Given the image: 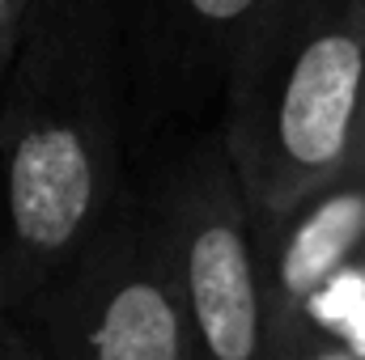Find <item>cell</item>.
<instances>
[{
	"label": "cell",
	"instance_id": "52a82bcc",
	"mask_svg": "<svg viewBox=\"0 0 365 360\" xmlns=\"http://www.w3.org/2000/svg\"><path fill=\"white\" fill-rule=\"evenodd\" d=\"M26 13H30V0H0V85H4L9 64L17 55L21 30H26Z\"/></svg>",
	"mask_w": 365,
	"mask_h": 360
},
{
	"label": "cell",
	"instance_id": "8fae6325",
	"mask_svg": "<svg viewBox=\"0 0 365 360\" xmlns=\"http://www.w3.org/2000/svg\"><path fill=\"white\" fill-rule=\"evenodd\" d=\"M349 170L365 174V102H361V127H357V153H353V166Z\"/></svg>",
	"mask_w": 365,
	"mask_h": 360
},
{
	"label": "cell",
	"instance_id": "ba28073f",
	"mask_svg": "<svg viewBox=\"0 0 365 360\" xmlns=\"http://www.w3.org/2000/svg\"><path fill=\"white\" fill-rule=\"evenodd\" d=\"M0 360H47L43 352V339L34 335V327L30 322H13V331H9V344H4V356Z\"/></svg>",
	"mask_w": 365,
	"mask_h": 360
},
{
	"label": "cell",
	"instance_id": "30bf717a",
	"mask_svg": "<svg viewBox=\"0 0 365 360\" xmlns=\"http://www.w3.org/2000/svg\"><path fill=\"white\" fill-rule=\"evenodd\" d=\"M302 360H365V356L361 352H353L349 344H340V339H319Z\"/></svg>",
	"mask_w": 365,
	"mask_h": 360
},
{
	"label": "cell",
	"instance_id": "7a4b0ae2",
	"mask_svg": "<svg viewBox=\"0 0 365 360\" xmlns=\"http://www.w3.org/2000/svg\"><path fill=\"white\" fill-rule=\"evenodd\" d=\"M365 102V0H264L225 85L217 132L255 221L349 174Z\"/></svg>",
	"mask_w": 365,
	"mask_h": 360
},
{
	"label": "cell",
	"instance_id": "6da1fadb",
	"mask_svg": "<svg viewBox=\"0 0 365 360\" xmlns=\"http://www.w3.org/2000/svg\"><path fill=\"white\" fill-rule=\"evenodd\" d=\"M132 136V77L110 4L30 0L0 85V259L21 322L128 199Z\"/></svg>",
	"mask_w": 365,
	"mask_h": 360
},
{
	"label": "cell",
	"instance_id": "9c48e42d",
	"mask_svg": "<svg viewBox=\"0 0 365 360\" xmlns=\"http://www.w3.org/2000/svg\"><path fill=\"white\" fill-rule=\"evenodd\" d=\"M17 314H13V297H9V275H4V259H0V356H4V344H9V331H13Z\"/></svg>",
	"mask_w": 365,
	"mask_h": 360
},
{
	"label": "cell",
	"instance_id": "5b68a950",
	"mask_svg": "<svg viewBox=\"0 0 365 360\" xmlns=\"http://www.w3.org/2000/svg\"><path fill=\"white\" fill-rule=\"evenodd\" d=\"M123 38L136 132L221 106L230 60L264 0H106Z\"/></svg>",
	"mask_w": 365,
	"mask_h": 360
},
{
	"label": "cell",
	"instance_id": "277c9868",
	"mask_svg": "<svg viewBox=\"0 0 365 360\" xmlns=\"http://www.w3.org/2000/svg\"><path fill=\"white\" fill-rule=\"evenodd\" d=\"M26 322L47 360H195L136 186Z\"/></svg>",
	"mask_w": 365,
	"mask_h": 360
},
{
	"label": "cell",
	"instance_id": "3957f363",
	"mask_svg": "<svg viewBox=\"0 0 365 360\" xmlns=\"http://www.w3.org/2000/svg\"><path fill=\"white\" fill-rule=\"evenodd\" d=\"M136 199L170 271L191 356L268 360L255 216L217 123L170 149Z\"/></svg>",
	"mask_w": 365,
	"mask_h": 360
},
{
	"label": "cell",
	"instance_id": "8992f818",
	"mask_svg": "<svg viewBox=\"0 0 365 360\" xmlns=\"http://www.w3.org/2000/svg\"><path fill=\"white\" fill-rule=\"evenodd\" d=\"M268 314V360H302L314 348V309L365 250V174L349 170L289 212L255 221Z\"/></svg>",
	"mask_w": 365,
	"mask_h": 360
}]
</instances>
